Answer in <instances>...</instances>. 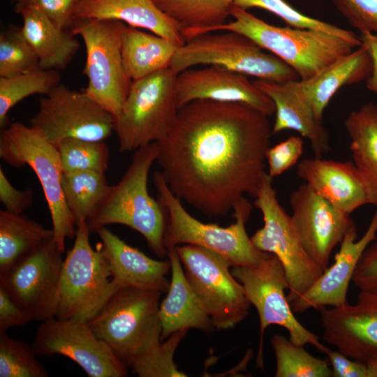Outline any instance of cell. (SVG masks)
Wrapping results in <instances>:
<instances>
[{
    "label": "cell",
    "instance_id": "6da1fadb",
    "mask_svg": "<svg viewBox=\"0 0 377 377\" xmlns=\"http://www.w3.org/2000/svg\"><path fill=\"white\" fill-rule=\"evenodd\" d=\"M268 116L239 103L196 100L180 108L156 161L172 193L209 216L256 197L272 131Z\"/></svg>",
    "mask_w": 377,
    "mask_h": 377
},
{
    "label": "cell",
    "instance_id": "7a4b0ae2",
    "mask_svg": "<svg viewBox=\"0 0 377 377\" xmlns=\"http://www.w3.org/2000/svg\"><path fill=\"white\" fill-rule=\"evenodd\" d=\"M158 149L154 142L135 151L124 175L110 186L87 224L90 232L110 224L126 226L140 233L151 251L163 258L167 256L164 245L167 215L163 206L147 189L149 172L156 161Z\"/></svg>",
    "mask_w": 377,
    "mask_h": 377
},
{
    "label": "cell",
    "instance_id": "3957f363",
    "mask_svg": "<svg viewBox=\"0 0 377 377\" xmlns=\"http://www.w3.org/2000/svg\"><path fill=\"white\" fill-rule=\"evenodd\" d=\"M154 183L158 200L167 215L164 233L166 249L182 244H193L214 251L235 265L257 268L272 253L258 249L246 231L251 204L244 198L234 207L235 222L228 227L203 223L191 216L182 200L170 190L161 172L155 171Z\"/></svg>",
    "mask_w": 377,
    "mask_h": 377
},
{
    "label": "cell",
    "instance_id": "277c9868",
    "mask_svg": "<svg viewBox=\"0 0 377 377\" xmlns=\"http://www.w3.org/2000/svg\"><path fill=\"white\" fill-rule=\"evenodd\" d=\"M233 20L214 31H235L245 35L290 66L300 80H307L355 47L337 36L319 30L276 27L234 6Z\"/></svg>",
    "mask_w": 377,
    "mask_h": 377
},
{
    "label": "cell",
    "instance_id": "5b68a950",
    "mask_svg": "<svg viewBox=\"0 0 377 377\" xmlns=\"http://www.w3.org/2000/svg\"><path fill=\"white\" fill-rule=\"evenodd\" d=\"M161 293L155 289L119 288L87 323L128 368L162 341Z\"/></svg>",
    "mask_w": 377,
    "mask_h": 377
},
{
    "label": "cell",
    "instance_id": "8992f818",
    "mask_svg": "<svg viewBox=\"0 0 377 377\" xmlns=\"http://www.w3.org/2000/svg\"><path fill=\"white\" fill-rule=\"evenodd\" d=\"M0 157L13 167L28 165L36 175L50 213L53 238L64 253L66 239L75 237L77 226L64 200L57 148L38 129L16 121L1 131Z\"/></svg>",
    "mask_w": 377,
    "mask_h": 377
},
{
    "label": "cell",
    "instance_id": "52a82bcc",
    "mask_svg": "<svg viewBox=\"0 0 377 377\" xmlns=\"http://www.w3.org/2000/svg\"><path fill=\"white\" fill-rule=\"evenodd\" d=\"M177 74L170 67L132 82L120 114L114 118L121 152L163 140L177 117Z\"/></svg>",
    "mask_w": 377,
    "mask_h": 377
},
{
    "label": "cell",
    "instance_id": "ba28073f",
    "mask_svg": "<svg viewBox=\"0 0 377 377\" xmlns=\"http://www.w3.org/2000/svg\"><path fill=\"white\" fill-rule=\"evenodd\" d=\"M86 221L77 226L73 247L63 261L57 315L88 323L119 289L99 246L89 242Z\"/></svg>",
    "mask_w": 377,
    "mask_h": 377
},
{
    "label": "cell",
    "instance_id": "9c48e42d",
    "mask_svg": "<svg viewBox=\"0 0 377 377\" xmlns=\"http://www.w3.org/2000/svg\"><path fill=\"white\" fill-rule=\"evenodd\" d=\"M244 34L235 31L196 36L179 47L170 64L177 74L192 66H220L246 76L276 82L300 80L281 59L264 52Z\"/></svg>",
    "mask_w": 377,
    "mask_h": 377
},
{
    "label": "cell",
    "instance_id": "30bf717a",
    "mask_svg": "<svg viewBox=\"0 0 377 377\" xmlns=\"http://www.w3.org/2000/svg\"><path fill=\"white\" fill-rule=\"evenodd\" d=\"M126 24L114 20H77L71 33L82 38L86 49L84 92L114 118L121 112L132 80L121 57V34Z\"/></svg>",
    "mask_w": 377,
    "mask_h": 377
},
{
    "label": "cell",
    "instance_id": "8fae6325",
    "mask_svg": "<svg viewBox=\"0 0 377 377\" xmlns=\"http://www.w3.org/2000/svg\"><path fill=\"white\" fill-rule=\"evenodd\" d=\"M175 249L186 279L214 327L228 330L243 321L251 304L230 269L232 264L200 246L182 244Z\"/></svg>",
    "mask_w": 377,
    "mask_h": 377
},
{
    "label": "cell",
    "instance_id": "7c38bea8",
    "mask_svg": "<svg viewBox=\"0 0 377 377\" xmlns=\"http://www.w3.org/2000/svg\"><path fill=\"white\" fill-rule=\"evenodd\" d=\"M273 178L265 175L254 206L263 214L264 226L251 237L260 251L276 256L283 266L290 302L303 295L314 284L323 271L304 249L292 223L276 198Z\"/></svg>",
    "mask_w": 377,
    "mask_h": 377
},
{
    "label": "cell",
    "instance_id": "4fadbf2b",
    "mask_svg": "<svg viewBox=\"0 0 377 377\" xmlns=\"http://www.w3.org/2000/svg\"><path fill=\"white\" fill-rule=\"evenodd\" d=\"M233 276L241 283L251 304L256 309L260 326V339L257 355V367L264 368L263 340L265 329L271 325L284 327L289 340L295 345L311 344L324 353L327 347L319 337L305 328L296 318L285 295L288 288L286 272L279 258L272 254L259 267L242 265L232 267Z\"/></svg>",
    "mask_w": 377,
    "mask_h": 377
},
{
    "label": "cell",
    "instance_id": "5bb4252c",
    "mask_svg": "<svg viewBox=\"0 0 377 377\" xmlns=\"http://www.w3.org/2000/svg\"><path fill=\"white\" fill-rule=\"evenodd\" d=\"M30 126L57 147L70 138L105 140L114 132V117L84 91L60 83L40 99Z\"/></svg>",
    "mask_w": 377,
    "mask_h": 377
},
{
    "label": "cell",
    "instance_id": "9a60e30c",
    "mask_svg": "<svg viewBox=\"0 0 377 377\" xmlns=\"http://www.w3.org/2000/svg\"><path fill=\"white\" fill-rule=\"evenodd\" d=\"M62 253L52 238L0 274V286L34 320L42 322L57 315Z\"/></svg>",
    "mask_w": 377,
    "mask_h": 377
},
{
    "label": "cell",
    "instance_id": "2e32d148",
    "mask_svg": "<svg viewBox=\"0 0 377 377\" xmlns=\"http://www.w3.org/2000/svg\"><path fill=\"white\" fill-rule=\"evenodd\" d=\"M31 346L38 356H65L89 377H125L128 367L87 322L53 317L42 321Z\"/></svg>",
    "mask_w": 377,
    "mask_h": 377
},
{
    "label": "cell",
    "instance_id": "e0dca14e",
    "mask_svg": "<svg viewBox=\"0 0 377 377\" xmlns=\"http://www.w3.org/2000/svg\"><path fill=\"white\" fill-rule=\"evenodd\" d=\"M289 202L292 223L302 245L324 272L333 249L354 221L305 183L290 193Z\"/></svg>",
    "mask_w": 377,
    "mask_h": 377
},
{
    "label": "cell",
    "instance_id": "ac0fdd59",
    "mask_svg": "<svg viewBox=\"0 0 377 377\" xmlns=\"http://www.w3.org/2000/svg\"><path fill=\"white\" fill-rule=\"evenodd\" d=\"M320 311L324 341L366 364L377 357V295L360 291L355 304Z\"/></svg>",
    "mask_w": 377,
    "mask_h": 377
},
{
    "label": "cell",
    "instance_id": "d6986e66",
    "mask_svg": "<svg viewBox=\"0 0 377 377\" xmlns=\"http://www.w3.org/2000/svg\"><path fill=\"white\" fill-rule=\"evenodd\" d=\"M177 96L179 109L196 100L239 103L267 116L275 112L273 101L246 75L220 66L186 69L177 74Z\"/></svg>",
    "mask_w": 377,
    "mask_h": 377
},
{
    "label": "cell",
    "instance_id": "ffe728a7",
    "mask_svg": "<svg viewBox=\"0 0 377 377\" xmlns=\"http://www.w3.org/2000/svg\"><path fill=\"white\" fill-rule=\"evenodd\" d=\"M377 209L370 223L358 240L353 222L340 243L334 263L327 267L303 295L290 303L294 313L310 309L337 307L346 304L347 292L357 265L368 246L377 238Z\"/></svg>",
    "mask_w": 377,
    "mask_h": 377
},
{
    "label": "cell",
    "instance_id": "44dd1931",
    "mask_svg": "<svg viewBox=\"0 0 377 377\" xmlns=\"http://www.w3.org/2000/svg\"><path fill=\"white\" fill-rule=\"evenodd\" d=\"M253 84L270 98L275 106L272 133L294 130L308 139L314 156L322 157L330 150L329 135L306 99L301 81L276 82L256 80Z\"/></svg>",
    "mask_w": 377,
    "mask_h": 377
},
{
    "label": "cell",
    "instance_id": "7402d4cb",
    "mask_svg": "<svg viewBox=\"0 0 377 377\" xmlns=\"http://www.w3.org/2000/svg\"><path fill=\"white\" fill-rule=\"evenodd\" d=\"M96 232L101 239L98 245L107 260L112 279L118 288L133 287L168 291L169 260H157L148 257L106 226L98 228Z\"/></svg>",
    "mask_w": 377,
    "mask_h": 377
},
{
    "label": "cell",
    "instance_id": "603a6c76",
    "mask_svg": "<svg viewBox=\"0 0 377 377\" xmlns=\"http://www.w3.org/2000/svg\"><path fill=\"white\" fill-rule=\"evenodd\" d=\"M297 173L319 195L346 214L368 204L364 183L353 162L314 156L302 159Z\"/></svg>",
    "mask_w": 377,
    "mask_h": 377
},
{
    "label": "cell",
    "instance_id": "cb8c5ba5",
    "mask_svg": "<svg viewBox=\"0 0 377 377\" xmlns=\"http://www.w3.org/2000/svg\"><path fill=\"white\" fill-rule=\"evenodd\" d=\"M75 20H114L144 29L179 47L186 41L182 27L163 13L153 0H80L74 11Z\"/></svg>",
    "mask_w": 377,
    "mask_h": 377
},
{
    "label": "cell",
    "instance_id": "d4e9b609",
    "mask_svg": "<svg viewBox=\"0 0 377 377\" xmlns=\"http://www.w3.org/2000/svg\"><path fill=\"white\" fill-rule=\"evenodd\" d=\"M167 256L170 262L171 281L167 296L159 306L161 341L180 330L209 332L214 327L186 279L175 247L167 249Z\"/></svg>",
    "mask_w": 377,
    "mask_h": 377
},
{
    "label": "cell",
    "instance_id": "484cf974",
    "mask_svg": "<svg viewBox=\"0 0 377 377\" xmlns=\"http://www.w3.org/2000/svg\"><path fill=\"white\" fill-rule=\"evenodd\" d=\"M17 13L22 18V35L38 57L40 68L64 69L80 47L75 36L56 26L36 8H23Z\"/></svg>",
    "mask_w": 377,
    "mask_h": 377
},
{
    "label": "cell",
    "instance_id": "4316f807",
    "mask_svg": "<svg viewBox=\"0 0 377 377\" xmlns=\"http://www.w3.org/2000/svg\"><path fill=\"white\" fill-rule=\"evenodd\" d=\"M371 69L368 52L360 46L335 60L313 77L300 80L304 94L316 117L322 121L325 108L340 88L367 80Z\"/></svg>",
    "mask_w": 377,
    "mask_h": 377
},
{
    "label": "cell",
    "instance_id": "83f0119b",
    "mask_svg": "<svg viewBox=\"0 0 377 377\" xmlns=\"http://www.w3.org/2000/svg\"><path fill=\"white\" fill-rule=\"evenodd\" d=\"M353 163L364 183L368 204L377 207V105L367 103L344 121Z\"/></svg>",
    "mask_w": 377,
    "mask_h": 377
},
{
    "label": "cell",
    "instance_id": "f1b7e54d",
    "mask_svg": "<svg viewBox=\"0 0 377 377\" xmlns=\"http://www.w3.org/2000/svg\"><path fill=\"white\" fill-rule=\"evenodd\" d=\"M178 47L167 38L127 24L121 34L123 65L132 81L170 67Z\"/></svg>",
    "mask_w": 377,
    "mask_h": 377
},
{
    "label": "cell",
    "instance_id": "f546056e",
    "mask_svg": "<svg viewBox=\"0 0 377 377\" xmlns=\"http://www.w3.org/2000/svg\"><path fill=\"white\" fill-rule=\"evenodd\" d=\"M153 1L163 13L182 27L186 42L226 23L233 7V0Z\"/></svg>",
    "mask_w": 377,
    "mask_h": 377
},
{
    "label": "cell",
    "instance_id": "4dcf8cb0",
    "mask_svg": "<svg viewBox=\"0 0 377 377\" xmlns=\"http://www.w3.org/2000/svg\"><path fill=\"white\" fill-rule=\"evenodd\" d=\"M47 229L23 214L0 211V274L17 260L53 238Z\"/></svg>",
    "mask_w": 377,
    "mask_h": 377
},
{
    "label": "cell",
    "instance_id": "1f68e13d",
    "mask_svg": "<svg viewBox=\"0 0 377 377\" xmlns=\"http://www.w3.org/2000/svg\"><path fill=\"white\" fill-rule=\"evenodd\" d=\"M62 191L76 226L87 221L110 189L105 172L80 170L63 172Z\"/></svg>",
    "mask_w": 377,
    "mask_h": 377
},
{
    "label": "cell",
    "instance_id": "d6a6232c",
    "mask_svg": "<svg viewBox=\"0 0 377 377\" xmlns=\"http://www.w3.org/2000/svg\"><path fill=\"white\" fill-rule=\"evenodd\" d=\"M59 71L38 68L7 77H0V126H8V113L24 98L33 94H48L60 84Z\"/></svg>",
    "mask_w": 377,
    "mask_h": 377
},
{
    "label": "cell",
    "instance_id": "836d02e7",
    "mask_svg": "<svg viewBox=\"0 0 377 377\" xmlns=\"http://www.w3.org/2000/svg\"><path fill=\"white\" fill-rule=\"evenodd\" d=\"M274 350L276 377H331L328 362L309 353L304 346L294 344L282 334H274L270 340Z\"/></svg>",
    "mask_w": 377,
    "mask_h": 377
},
{
    "label": "cell",
    "instance_id": "e575fe53",
    "mask_svg": "<svg viewBox=\"0 0 377 377\" xmlns=\"http://www.w3.org/2000/svg\"><path fill=\"white\" fill-rule=\"evenodd\" d=\"M233 6L244 10L263 8L278 16L288 27L322 31L341 37L357 47L361 46L359 36L353 31L309 17L285 0H233Z\"/></svg>",
    "mask_w": 377,
    "mask_h": 377
},
{
    "label": "cell",
    "instance_id": "d590c367",
    "mask_svg": "<svg viewBox=\"0 0 377 377\" xmlns=\"http://www.w3.org/2000/svg\"><path fill=\"white\" fill-rule=\"evenodd\" d=\"M63 172L95 170L105 172L110 149L104 140L66 138L57 146Z\"/></svg>",
    "mask_w": 377,
    "mask_h": 377
},
{
    "label": "cell",
    "instance_id": "8d00e7d4",
    "mask_svg": "<svg viewBox=\"0 0 377 377\" xmlns=\"http://www.w3.org/2000/svg\"><path fill=\"white\" fill-rule=\"evenodd\" d=\"M31 344L0 333V377H47Z\"/></svg>",
    "mask_w": 377,
    "mask_h": 377
},
{
    "label": "cell",
    "instance_id": "74e56055",
    "mask_svg": "<svg viewBox=\"0 0 377 377\" xmlns=\"http://www.w3.org/2000/svg\"><path fill=\"white\" fill-rule=\"evenodd\" d=\"M36 54L24 38L21 27L11 26L0 34V77L40 68Z\"/></svg>",
    "mask_w": 377,
    "mask_h": 377
},
{
    "label": "cell",
    "instance_id": "f35d334b",
    "mask_svg": "<svg viewBox=\"0 0 377 377\" xmlns=\"http://www.w3.org/2000/svg\"><path fill=\"white\" fill-rule=\"evenodd\" d=\"M188 330L172 334L156 348L136 359L130 368L139 377H184L174 362L175 352Z\"/></svg>",
    "mask_w": 377,
    "mask_h": 377
},
{
    "label": "cell",
    "instance_id": "ab89813d",
    "mask_svg": "<svg viewBox=\"0 0 377 377\" xmlns=\"http://www.w3.org/2000/svg\"><path fill=\"white\" fill-rule=\"evenodd\" d=\"M80 0H14V10L17 13L26 8L40 11L60 29L71 31L76 20L75 6Z\"/></svg>",
    "mask_w": 377,
    "mask_h": 377
},
{
    "label": "cell",
    "instance_id": "60d3db41",
    "mask_svg": "<svg viewBox=\"0 0 377 377\" xmlns=\"http://www.w3.org/2000/svg\"><path fill=\"white\" fill-rule=\"evenodd\" d=\"M337 9L360 33L377 34V0H332Z\"/></svg>",
    "mask_w": 377,
    "mask_h": 377
},
{
    "label": "cell",
    "instance_id": "b9f144b4",
    "mask_svg": "<svg viewBox=\"0 0 377 377\" xmlns=\"http://www.w3.org/2000/svg\"><path fill=\"white\" fill-rule=\"evenodd\" d=\"M303 150V139L298 136H290L274 146L269 147L265 154L268 175L274 178L287 171L297 163Z\"/></svg>",
    "mask_w": 377,
    "mask_h": 377
},
{
    "label": "cell",
    "instance_id": "7bdbcfd3",
    "mask_svg": "<svg viewBox=\"0 0 377 377\" xmlns=\"http://www.w3.org/2000/svg\"><path fill=\"white\" fill-rule=\"evenodd\" d=\"M351 282L360 291L377 295V238L362 253Z\"/></svg>",
    "mask_w": 377,
    "mask_h": 377
},
{
    "label": "cell",
    "instance_id": "ee69618b",
    "mask_svg": "<svg viewBox=\"0 0 377 377\" xmlns=\"http://www.w3.org/2000/svg\"><path fill=\"white\" fill-rule=\"evenodd\" d=\"M0 200L6 210L17 214H23L33 203V191L17 190L10 184L0 167Z\"/></svg>",
    "mask_w": 377,
    "mask_h": 377
},
{
    "label": "cell",
    "instance_id": "f6af8a7d",
    "mask_svg": "<svg viewBox=\"0 0 377 377\" xmlns=\"http://www.w3.org/2000/svg\"><path fill=\"white\" fill-rule=\"evenodd\" d=\"M33 320V316L0 286V333L6 332L12 327L25 325Z\"/></svg>",
    "mask_w": 377,
    "mask_h": 377
},
{
    "label": "cell",
    "instance_id": "bcb514c9",
    "mask_svg": "<svg viewBox=\"0 0 377 377\" xmlns=\"http://www.w3.org/2000/svg\"><path fill=\"white\" fill-rule=\"evenodd\" d=\"M327 356L334 377H367V364L346 356L337 350L327 348L324 352Z\"/></svg>",
    "mask_w": 377,
    "mask_h": 377
},
{
    "label": "cell",
    "instance_id": "7dc6e473",
    "mask_svg": "<svg viewBox=\"0 0 377 377\" xmlns=\"http://www.w3.org/2000/svg\"><path fill=\"white\" fill-rule=\"evenodd\" d=\"M358 36L361 46L367 50L371 59L372 69L367 80V87L370 91L377 94V34L360 33Z\"/></svg>",
    "mask_w": 377,
    "mask_h": 377
},
{
    "label": "cell",
    "instance_id": "c3c4849f",
    "mask_svg": "<svg viewBox=\"0 0 377 377\" xmlns=\"http://www.w3.org/2000/svg\"><path fill=\"white\" fill-rule=\"evenodd\" d=\"M367 367V377H377V357L370 360Z\"/></svg>",
    "mask_w": 377,
    "mask_h": 377
}]
</instances>
